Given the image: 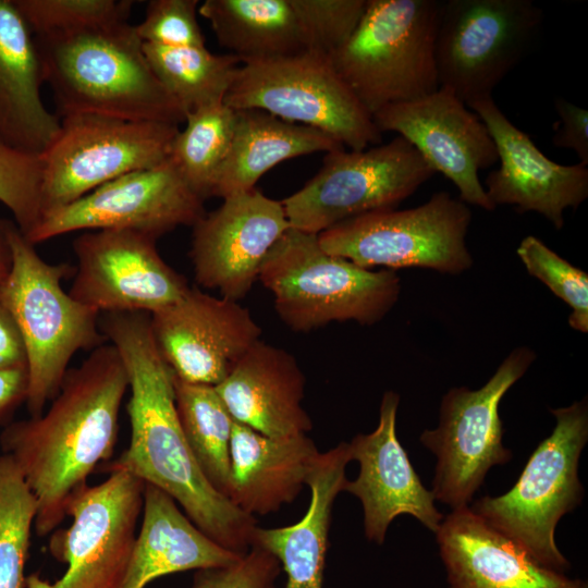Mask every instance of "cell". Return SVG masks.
<instances>
[{"mask_svg":"<svg viewBox=\"0 0 588 588\" xmlns=\"http://www.w3.org/2000/svg\"><path fill=\"white\" fill-rule=\"evenodd\" d=\"M12 265V257L9 244L5 236L0 231V283L5 279L10 272Z\"/></svg>","mask_w":588,"mask_h":588,"instance_id":"obj_43","label":"cell"},{"mask_svg":"<svg viewBox=\"0 0 588 588\" xmlns=\"http://www.w3.org/2000/svg\"><path fill=\"white\" fill-rule=\"evenodd\" d=\"M198 14L218 42L241 62L306 50L301 23L289 0H205Z\"/></svg>","mask_w":588,"mask_h":588,"instance_id":"obj_29","label":"cell"},{"mask_svg":"<svg viewBox=\"0 0 588 588\" xmlns=\"http://www.w3.org/2000/svg\"><path fill=\"white\" fill-rule=\"evenodd\" d=\"M258 280L273 295L275 311L292 330L328 323L373 324L396 304L401 279L393 270L362 268L326 253L318 234L289 228L266 256Z\"/></svg>","mask_w":588,"mask_h":588,"instance_id":"obj_5","label":"cell"},{"mask_svg":"<svg viewBox=\"0 0 588 588\" xmlns=\"http://www.w3.org/2000/svg\"><path fill=\"white\" fill-rule=\"evenodd\" d=\"M179 125L103 115L61 118V127L40 155L41 218L124 174L167 160Z\"/></svg>","mask_w":588,"mask_h":588,"instance_id":"obj_13","label":"cell"},{"mask_svg":"<svg viewBox=\"0 0 588 588\" xmlns=\"http://www.w3.org/2000/svg\"><path fill=\"white\" fill-rule=\"evenodd\" d=\"M61 118L103 115L179 125L186 114L159 82L126 22L34 36Z\"/></svg>","mask_w":588,"mask_h":588,"instance_id":"obj_3","label":"cell"},{"mask_svg":"<svg viewBox=\"0 0 588 588\" xmlns=\"http://www.w3.org/2000/svg\"><path fill=\"white\" fill-rule=\"evenodd\" d=\"M156 241L128 230L84 231L73 242L77 269L69 294L99 314H154L175 303L189 286Z\"/></svg>","mask_w":588,"mask_h":588,"instance_id":"obj_16","label":"cell"},{"mask_svg":"<svg viewBox=\"0 0 588 588\" xmlns=\"http://www.w3.org/2000/svg\"><path fill=\"white\" fill-rule=\"evenodd\" d=\"M372 120L381 133L394 132L413 145L434 172L455 185L463 203L495 209L478 176L499 161L495 144L481 119L451 90L439 87L387 106Z\"/></svg>","mask_w":588,"mask_h":588,"instance_id":"obj_17","label":"cell"},{"mask_svg":"<svg viewBox=\"0 0 588 588\" xmlns=\"http://www.w3.org/2000/svg\"><path fill=\"white\" fill-rule=\"evenodd\" d=\"M44 83L33 33L13 0H0V142L41 155L61 127L41 97Z\"/></svg>","mask_w":588,"mask_h":588,"instance_id":"obj_24","label":"cell"},{"mask_svg":"<svg viewBox=\"0 0 588 588\" xmlns=\"http://www.w3.org/2000/svg\"><path fill=\"white\" fill-rule=\"evenodd\" d=\"M305 376L287 351L257 341L216 388L232 418L271 438L307 433Z\"/></svg>","mask_w":588,"mask_h":588,"instance_id":"obj_23","label":"cell"},{"mask_svg":"<svg viewBox=\"0 0 588 588\" xmlns=\"http://www.w3.org/2000/svg\"><path fill=\"white\" fill-rule=\"evenodd\" d=\"M198 0H151L135 30L144 44L205 47L197 21Z\"/></svg>","mask_w":588,"mask_h":588,"instance_id":"obj_38","label":"cell"},{"mask_svg":"<svg viewBox=\"0 0 588 588\" xmlns=\"http://www.w3.org/2000/svg\"><path fill=\"white\" fill-rule=\"evenodd\" d=\"M144 487L137 477L113 470L101 483L77 491L66 510L71 526L56 531L49 543L66 571L53 583L28 575L25 588H120L143 511Z\"/></svg>","mask_w":588,"mask_h":588,"instance_id":"obj_14","label":"cell"},{"mask_svg":"<svg viewBox=\"0 0 588 588\" xmlns=\"http://www.w3.org/2000/svg\"><path fill=\"white\" fill-rule=\"evenodd\" d=\"M351 461L346 442L319 453L306 480L311 495L305 515L289 526L255 528L253 544L277 558L286 575L284 588H322L332 507Z\"/></svg>","mask_w":588,"mask_h":588,"instance_id":"obj_27","label":"cell"},{"mask_svg":"<svg viewBox=\"0 0 588 588\" xmlns=\"http://www.w3.org/2000/svg\"><path fill=\"white\" fill-rule=\"evenodd\" d=\"M36 513V499L19 467L9 455H0V588H25Z\"/></svg>","mask_w":588,"mask_h":588,"instance_id":"obj_33","label":"cell"},{"mask_svg":"<svg viewBox=\"0 0 588 588\" xmlns=\"http://www.w3.org/2000/svg\"><path fill=\"white\" fill-rule=\"evenodd\" d=\"M441 7L438 0H367L356 29L330 56L371 117L440 87L434 45Z\"/></svg>","mask_w":588,"mask_h":588,"instance_id":"obj_6","label":"cell"},{"mask_svg":"<svg viewBox=\"0 0 588 588\" xmlns=\"http://www.w3.org/2000/svg\"><path fill=\"white\" fill-rule=\"evenodd\" d=\"M319 453L305 433L271 438L233 419L229 501L253 517L278 512L299 494Z\"/></svg>","mask_w":588,"mask_h":588,"instance_id":"obj_25","label":"cell"},{"mask_svg":"<svg viewBox=\"0 0 588 588\" xmlns=\"http://www.w3.org/2000/svg\"><path fill=\"white\" fill-rule=\"evenodd\" d=\"M150 326L175 377L211 387L228 377L261 335L247 308L197 287H189L179 301L150 314Z\"/></svg>","mask_w":588,"mask_h":588,"instance_id":"obj_18","label":"cell"},{"mask_svg":"<svg viewBox=\"0 0 588 588\" xmlns=\"http://www.w3.org/2000/svg\"><path fill=\"white\" fill-rule=\"evenodd\" d=\"M434 534L449 588H587L539 564L469 506L452 510Z\"/></svg>","mask_w":588,"mask_h":588,"instance_id":"obj_22","label":"cell"},{"mask_svg":"<svg viewBox=\"0 0 588 588\" xmlns=\"http://www.w3.org/2000/svg\"><path fill=\"white\" fill-rule=\"evenodd\" d=\"M554 108L560 118L553 126L552 143L555 147L576 152L581 164H588V111L561 97L555 98Z\"/></svg>","mask_w":588,"mask_h":588,"instance_id":"obj_40","label":"cell"},{"mask_svg":"<svg viewBox=\"0 0 588 588\" xmlns=\"http://www.w3.org/2000/svg\"><path fill=\"white\" fill-rule=\"evenodd\" d=\"M536 357L530 347L518 346L481 388H452L443 396L438 427L419 438L437 457L431 489L436 500L452 510L469 506L489 469L512 458L503 445L499 405Z\"/></svg>","mask_w":588,"mask_h":588,"instance_id":"obj_10","label":"cell"},{"mask_svg":"<svg viewBox=\"0 0 588 588\" xmlns=\"http://www.w3.org/2000/svg\"><path fill=\"white\" fill-rule=\"evenodd\" d=\"M531 0L442 1L434 45L439 86L467 107L492 97L540 30Z\"/></svg>","mask_w":588,"mask_h":588,"instance_id":"obj_12","label":"cell"},{"mask_svg":"<svg viewBox=\"0 0 588 588\" xmlns=\"http://www.w3.org/2000/svg\"><path fill=\"white\" fill-rule=\"evenodd\" d=\"M204 215V200L168 158L48 212L24 236L36 245L75 231L128 230L157 240L177 226L194 225Z\"/></svg>","mask_w":588,"mask_h":588,"instance_id":"obj_15","label":"cell"},{"mask_svg":"<svg viewBox=\"0 0 588 588\" xmlns=\"http://www.w3.org/2000/svg\"><path fill=\"white\" fill-rule=\"evenodd\" d=\"M0 231L12 257L10 272L0 283V303L24 342L26 403L30 417H37L57 395L73 355L99 346L106 338L99 328L100 314L62 289L71 266L46 262L13 221L0 218Z\"/></svg>","mask_w":588,"mask_h":588,"instance_id":"obj_4","label":"cell"},{"mask_svg":"<svg viewBox=\"0 0 588 588\" xmlns=\"http://www.w3.org/2000/svg\"><path fill=\"white\" fill-rule=\"evenodd\" d=\"M127 388L119 352L102 343L66 371L46 414L13 422L1 432L3 454L14 461L36 499L38 536L57 528L88 476L112 456Z\"/></svg>","mask_w":588,"mask_h":588,"instance_id":"obj_2","label":"cell"},{"mask_svg":"<svg viewBox=\"0 0 588 588\" xmlns=\"http://www.w3.org/2000/svg\"><path fill=\"white\" fill-rule=\"evenodd\" d=\"M223 102L317 128L350 150L381 144L372 117L336 73L330 57L305 50L243 61Z\"/></svg>","mask_w":588,"mask_h":588,"instance_id":"obj_8","label":"cell"},{"mask_svg":"<svg viewBox=\"0 0 588 588\" xmlns=\"http://www.w3.org/2000/svg\"><path fill=\"white\" fill-rule=\"evenodd\" d=\"M468 108L485 123L498 150L500 167L483 183L493 206L510 205L519 212H538L561 230L564 211L577 209L588 197L587 166H563L547 158L492 97Z\"/></svg>","mask_w":588,"mask_h":588,"instance_id":"obj_20","label":"cell"},{"mask_svg":"<svg viewBox=\"0 0 588 588\" xmlns=\"http://www.w3.org/2000/svg\"><path fill=\"white\" fill-rule=\"evenodd\" d=\"M8 367H27V358L19 328L0 303V368Z\"/></svg>","mask_w":588,"mask_h":588,"instance_id":"obj_41","label":"cell"},{"mask_svg":"<svg viewBox=\"0 0 588 588\" xmlns=\"http://www.w3.org/2000/svg\"><path fill=\"white\" fill-rule=\"evenodd\" d=\"M99 328L119 352L131 389L130 444L102 471L124 470L161 489L209 538L245 554L253 544L257 520L219 494L198 467L176 412L175 375L157 346L150 314L103 313Z\"/></svg>","mask_w":588,"mask_h":588,"instance_id":"obj_1","label":"cell"},{"mask_svg":"<svg viewBox=\"0 0 588 588\" xmlns=\"http://www.w3.org/2000/svg\"><path fill=\"white\" fill-rule=\"evenodd\" d=\"M34 36L126 22L128 0H13Z\"/></svg>","mask_w":588,"mask_h":588,"instance_id":"obj_34","label":"cell"},{"mask_svg":"<svg viewBox=\"0 0 588 588\" xmlns=\"http://www.w3.org/2000/svg\"><path fill=\"white\" fill-rule=\"evenodd\" d=\"M143 522L120 588H145L154 579L188 569L231 565L242 555L204 534L168 493L145 483Z\"/></svg>","mask_w":588,"mask_h":588,"instance_id":"obj_26","label":"cell"},{"mask_svg":"<svg viewBox=\"0 0 588 588\" xmlns=\"http://www.w3.org/2000/svg\"><path fill=\"white\" fill-rule=\"evenodd\" d=\"M434 173L397 135L363 150L327 152L319 171L281 203L290 228L319 234L347 219L395 208Z\"/></svg>","mask_w":588,"mask_h":588,"instance_id":"obj_11","label":"cell"},{"mask_svg":"<svg viewBox=\"0 0 588 588\" xmlns=\"http://www.w3.org/2000/svg\"><path fill=\"white\" fill-rule=\"evenodd\" d=\"M42 160L0 142V203L26 236L41 219Z\"/></svg>","mask_w":588,"mask_h":588,"instance_id":"obj_36","label":"cell"},{"mask_svg":"<svg viewBox=\"0 0 588 588\" xmlns=\"http://www.w3.org/2000/svg\"><path fill=\"white\" fill-rule=\"evenodd\" d=\"M303 28L306 50L330 57L356 29L367 0H289Z\"/></svg>","mask_w":588,"mask_h":588,"instance_id":"obj_37","label":"cell"},{"mask_svg":"<svg viewBox=\"0 0 588 588\" xmlns=\"http://www.w3.org/2000/svg\"><path fill=\"white\" fill-rule=\"evenodd\" d=\"M147 61L185 114L223 102L242 63L231 53L215 54L206 46L169 47L144 44Z\"/></svg>","mask_w":588,"mask_h":588,"instance_id":"obj_31","label":"cell"},{"mask_svg":"<svg viewBox=\"0 0 588 588\" xmlns=\"http://www.w3.org/2000/svg\"><path fill=\"white\" fill-rule=\"evenodd\" d=\"M289 228L282 203L256 188L224 197L193 225L195 280L237 302L258 280L266 256Z\"/></svg>","mask_w":588,"mask_h":588,"instance_id":"obj_19","label":"cell"},{"mask_svg":"<svg viewBox=\"0 0 588 588\" xmlns=\"http://www.w3.org/2000/svg\"><path fill=\"white\" fill-rule=\"evenodd\" d=\"M555 426L504 494L485 495L470 507L489 526L544 567L564 573L569 563L555 543V527L583 500L578 463L588 441L587 397L550 408Z\"/></svg>","mask_w":588,"mask_h":588,"instance_id":"obj_7","label":"cell"},{"mask_svg":"<svg viewBox=\"0 0 588 588\" xmlns=\"http://www.w3.org/2000/svg\"><path fill=\"white\" fill-rule=\"evenodd\" d=\"M471 211L448 192L420 206L368 212L318 234L321 248L372 270L425 268L460 274L473 266L466 245Z\"/></svg>","mask_w":588,"mask_h":588,"instance_id":"obj_9","label":"cell"},{"mask_svg":"<svg viewBox=\"0 0 588 588\" xmlns=\"http://www.w3.org/2000/svg\"><path fill=\"white\" fill-rule=\"evenodd\" d=\"M176 134L170 160L189 188L203 200L212 196L233 137L235 110L216 102L186 113Z\"/></svg>","mask_w":588,"mask_h":588,"instance_id":"obj_32","label":"cell"},{"mask_svg":"<svg viewBox=\"0 0 588 588\" xmlns=\"http://www.w3.org/2000/svg\"><path fill=\"white\" fill-rule=\"evenodd\" d=\"M399 403L396 392H384L377 428L367 434H356L348 443L352 461L359 464V474L355 480H345L342 488L359 499L365 536L378 544L384 542L390 524L399 515H412L433 532L444 517L397 439Z\"/></svg>","mask_w":588,"mask_h":588,"instance_id":"obj_21","label":"cell"},{"mask_svg":"<svg viewBox=\"0 0 588 588\" xmlns=\"http://www.w3.org/2000/svg\"><path fill=\"white\" fill-rule=\"evenodd\" d=\"M342 148L338 140L317 128L258 109L235 110L231 147L212 196L224 198L253 189L266 172L287 159Z\"/></svg>","mask_w":588,"mask_h":588,"instance_id":"obj_28","label":"cell"},{"mask_svg":"<svg viewBox=\"0 0 588 588\" xmlns=\"http://www.w3.org/2000/svg\"><path fill=\"white\" fill-rule=\"evenodd\" d=\"M28 382L27 367L0 368V418L26 400Z\"/></svg>","mask_w":588,"mask_h":588,"instance_id":"obj_42","label":"cell"},{"mask_svg":"<svg viewBox=\"0 0 588 588\" xmlns=\"http://www.w3.org/2000/svg\"><path fill=\"white\" fill-rule=\"evenodd\" d=\"M174 392L177 416L192 454L209 485L228 499L233 418L215 387L187 383L175 377Z\"/></svg>","mask_w":588,"mask_h":588,"instance_id":"obj_30","label":"cell"},{"mask_svg":"<svg viewBox=\"0 0 588 588\" xmlns=\"http://www.w3.org/2000/svg\"><path fill=\"white\" fill-rule=\"evenodd\" d=\"M516 253L528 273L541 281L572 313L568 324L581 333L588 332V274L562 258L540 238L524 237Z\"/></svg>","mask_w":588,"mask_h":588,"instance_id":"obj_35","label":"cell"},{"mask_svg":"<svg viewBox=\"0 0 588 588\" xmlns=\"http://www.w3.org/2000/svg\"><path fill=\"white\" fill-rule=\"evenodd\" d=\"M282 568L274 555L252 544L235 563L217 568L198 569L192 588H277Z\"/></svg>","mask_w":588,"mask_h":588,"instance_id":"obj_39","label":"cell"}]
</instances>
